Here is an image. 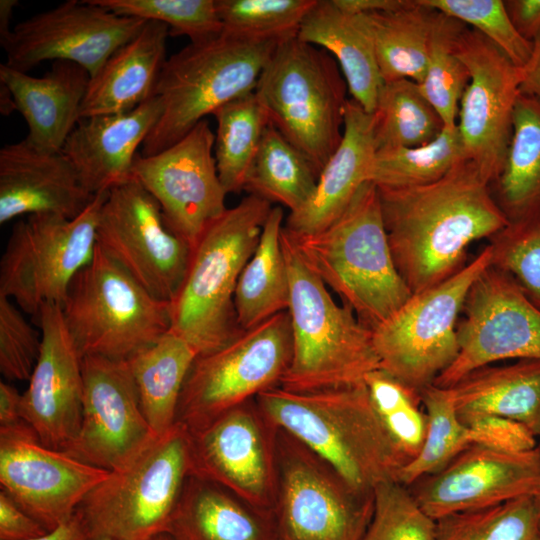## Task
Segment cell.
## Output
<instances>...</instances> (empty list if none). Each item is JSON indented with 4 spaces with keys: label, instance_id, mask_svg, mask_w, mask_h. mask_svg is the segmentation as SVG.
<instances>
[{
    "label": "cell",
    "instance_id": "obj_1",
    "mask_svg": "<svg viewBox=\"0 0 540 540\" xmlns=\"http://www.w3.org/2000/svg\"><path fill=\"white\" fill-rule=\"evenodd\" d=\"M377 188L392 256L412 294L453 276L473 242L510 224L470 159L430 184Z\"/></svg>",
    "mask_w": 540,
    "mask_h": 540
},
{
    "label": "cell",
    "instance_id": "obj_2",
    "mask_svg": "<svg viewBox=\"0 0 540 540\" xmlns=\"http://www.w3.org/2000/svg\"><path fill=\"white\" fill-rule=\"evenodd\" d=\"M255 400L276 428L315 452L356 490L373 494L382 483L398 482L404 463L364 382L313 392L276 386Z\"/></svg>",
    "mask_w": 540,
    "mask_h": 540
},
{
    "label": "cell",
    "instance_id": "obj_3",
    "mask_svg": "<svg viewBox=\"0 0 540 540\" xmlns=\"http://www.w3.org/2000/svg\"><path fill=\"white\" fill-rule=\"evenodd\" d=\"M286 232L307 266L370 329L412 296L394 262L374 183L363 184L345 211L323 230L308 235Z\"/></svg>",
    "mask_w": 540,
    "mask_h": 540
},
{
    "label": "cell",
    "instance_id": "obj_4",
    "mask_svg": "<svg viewBox=\"0 0 540 540\" xmlns=\"http://www.w3.org/2000/svg\"><path fill=\"white\" fill-rule=\"evenodd\" d=\"M281 243L289 279L292 354L279 386L313 392L364 382L380 369L372 329L333 299L303 261L284 225Z\"/></svg>",
    "mask_w": 540,
    "mask_h": 540
},
{
    "label": "cell",
    "instance_id": "obj_5",
    "mask_svg": "<svg viewBox=\"0 0 540 540\" xmlns=\"http://www.w3.org/2000/svg\"><path fill=\"white\" fill-rule=\"evenodd\" d=\"M272 207L249 194L214 221L194 247L184 282L170 303V332L198 355L241 330L234 307L237 283Z\"/></svg>",
    "mask_w": 540,
    "mask_h": 540
},
{
    "label": "cell",
    "instance_id": "obj_6",
    "mask_svg": "<svg viewBox=\"0 0 540 540\" xmlns=\"http://www.w3.org/2000/svg\"><path fill=\"white\" fill-rule=\"evenodd\" d=\"M281 41L222 32L206 41L190 42L167 58L155 89L162 114L140 154L150 156L168 148L205 116L254 91L264 66Z\"/></svg>",
    "mask_w": 540,
    "mask_h": 540
},
{
    "label": "cell",
    "instance_id": "obj_7",
    "mask_svg": "<svg viewBox=\"0 0 540 540\" xmlns=\"http://www.w3.org/2000/svg\"><path fill=\"white\" fill-rule=\"evenodd\" d=\"M254 92L269 123L320 174L344 132L348 88L335 59L292 36L278 44Z\"/></svg>",
    "mask_w": 540,
    "mask_h": 540
},
{
    "label": "cell",
    "instance_id": "obj_8",
    "mask_svg": "<svg viewBox=\"0 0 540 540\" xmlns=\"http://www.w3.org/2000/svg\"><path fill=\"white\" fill-rule=\"evenodd\" d=\"M190 475L191 434L176 422L130 465L110 472L76 512L90 540H149L167 533Z\"/></svg>",
    "mask_w": 540,
    "mask_h": 540
},
{
    "label": "cell",
    "instance_id": "obj_9",
    "mask_svg": "<svg viewBox=\"0 0 540 540\" xmlns=\"http://www.w3.org/2000/svg\"><path fill=\"white\" fill-rule=\"evenodd\" d=\"M81 356L127 361L170 331V303L150 295L97 245L61 305Z\"/></svg>",
    "mask_w": 540,
    "mask_h": 540
},
{
    "label": "cell",
    "instance_id": "obj_10",
    "mask_svg": "<svg viewBox=\"0 0 540 540\" xmlns=\"http://www.w3.org/2000/svg\"><path fill=\"white\" fill-rule=\"evenodd\" d=\"M492 259L490 244L450 278L412 294L375 327L380 369L419 392L434 384L457 357L458 317L469 289Z\"/></svg>",
    "mask_w": 540,
    "mask_h": 540
},
{
    "label": "cell",
    "instance_id": "obj_11",
    "mask_svg": "<svg viewBox=\"0 0 540 540\" xmlns=\"http://www.w3.org/2000/svg\"><path fill=\"white\" fill-rule=\"evenodd\" d=\"M107 194H95L73 219L42 213L14 224L0 260V295L30 314L36 325L45 305H62L73 278L93 257Z\"/></svg>",
    "mask_w": 540,
    "mask_h": 540
},
{
    "label": "cell",
    "instance_id": "obj_12",
    "mask_svg": "<svg viewBox=\"0 0 540 540\" xmlns=\"http://www.w3.org/2000/svg\"><path fill=\"white\" fill-rule=\"evenodd\" d=\"M292 354L288 311L240 330L222 346L197 355L184 382L177 421L196 431L226 411L280 385Z\"/></svg>",
    "mask_w": 540,
    "mask_h": 540
},
{
    "label": "cell",
    "instance_id": "obj_13",
    "mask_svg": "<svg viewBox=\"0 0 540 540\" xmlns=\"http://www.w3.org/2000/svg\"><path fill=\"white\" fill-rule=\"evenodd\" d=\"M274 519L279 540H361L374 511L365 494L324 459L278 429Z\"/></svg>",
    "mask_w": 540,
    "mask_h": 540
},
{
    "label": "cell",
    "instance_id": "obj_14",
    "mask_svg": "<svg viewBox=\"0 0 540 540\" xmlns=\"http://www.w3.org/2000/svg\"><path fill=\"white\" fill-rule=\"evenodd\" d=\"M96 245L150 295L168 303L184 282L193 252L168 229L159 205L135 179L108 191Z\"/></svg>",
    "mask_w": 540,
    "mask_h": 540
},
{
    "label": "cell",
    "instance_id": "obj_15",
    "mask_svg": "<svg viewBox=\"0 0 540 540\" xmlns=\"http://www.w3.org/2000/svg\"><path fill=\"white\" fill-rule=\"evenodd\" d=\"M462 311L457 357L434 385L448 388L502 360H540V308L506 272L487 267L469 289Z\"/></svg>",
    "mask_w": 540,
    "mask_h": 540
},
{
    "label": "cell",
    "instance_id": "obj_16",
    "mask_svg": "<svg viewBox=\"0 0 540 540\" xmlns=\"http://www.w3.org/2000/svg\"><path fill=\"white\" fill-rule=\"evenodd\" d=\"M190 434L191 475L223 487L258 510L273 513L278 428L255 399Z\"/></svg>",
    "mask_w": 540,
    "mask_h": 540
},
{
    "label": "cell",
    "instance_id": "obj_17",
    "mask_svg": "<svg viewBox=\"0 0 540 540\" xmlns=\"http://www.w3.org/2000/svg\"><path fill=\"white\" fill-rule=\"evenodd\" d=\"M214 141L204 119L168 148L150 156L138 153L133 163V179L157 202L168 229L192 249L228 209Z\"/></svg>",
    "mask_w": 540,
    "mask_h": 540
},
{
    "label": "cell",
    "instance_id": "obj_18",
    "mask_svg": "<svg viewBox=\"0 0 540 540\" xmlns=\"http://www.w3.org/2000/svg\"><path fill=\"white\" fill-rule=\"evenodd\" d=\"M455 52L470 74L457 126L468 159L490 185L502 169L511 141L523 70L468 26L458 36Z\"/></svg>",
    "mask_w": 540,
    "mask_h": 540
},
{
    "label": "cell",
    "instance_id": "obj_19",
    "mask_svg": "<svg viewBox=\"0 0 540 540\" xmlns=\"http://www.w3.org/2000/svg\"><path fill=\"white\" fill-rule=\"evenodd\" d=\"M110 471L41 443L24 421L0 428V484L48 531L67 521Z\"/></svg>",
    "mask_w": 540,
    "mask_h": 540
},
{
    "label": "cell",
    "instance_id": "obj_20",
    "mask_svg": "<svg viewBox=\"0 0 540 540\" xmlns=\"http://www.w3.org/2000/svg\"><path fill=\"white\" fill-rule=\"evenodd\" d=\"M82 375L81 424L66 452L110 472L124 469L159 437L142 412L127 361L84 356Z\"/></svg>",
    "mask_w": 540,
    "mask_h": 540
},
{
    "label": "cell",
    "instance_id": "obj_21",
    "mask_svg": "<svg viewBox=\"0 0 540 540\" xmlns=\"http://www.w3.org/2000/svg\"><path fill=\"white\" fill-rule=\"evenodd\" d=\"M146 22L118 15L92 0H68L18 23L1 47L6 64L23 72L43 61H70L92 77Z\"/></svg>",
    "mask_w": 540,
    "mask_h": 540
},
{
    "label": "cell",
    "instance_id": "obj_22",
    "mask_svg": "<svg viewBox=\"0 0 540 540\" xmlns=\"http://www.w3.org/2000/svg\"><path fill=\"white\" fill-rule=\"evenodd\" d=\"M409 489L435 521L454 513L483 509L540 491V449L502 452L471 445L440 471Z\"/></svg>",
    "mask_w": 540,
    "mask_h": 540
},
{
    "label": "cell",
    "instance_id": "obj_23",
    "mask_svg": "<svg viewBox=\"0 0 540 540\" xmlns=\"http://www.w3.org/2000/svg\"><path fill=\"white\" fill-rule=\"evenodd\" d=\"M42 345L20 415L47 447L66 452L82 419V358L64 323L61 306L45 305L38 324Z\"/></svg>",
    "mask_w": 540,
    "mask_h": 540
},
{
    "label": "cell",
    "instance_id": "obj_24",
    "mask_svg": "<svg viewBox=\"0 0 540 540\" xmlns=\"http://www.w3.org/2000/svg\"><path fill=\"white\" fill-rule=\"evenodd\" d=\"M93 197L62 152L40 150L26 139L0 149V224L42 213L73 219Z\"/></svg>",
    "mask_w": 540,
    "mask_h": 540
},
{
    "label": "cell",
    "instance_id": "obj_25",
    "mask_svg": "<svg viewBox=\"0 0 540 540\" xmlns=\"http://www.w3.org/2000/svg\"><path fill=\"white\" fill-rule=\"evenodd\" d=\"M162 114L153 96L133 110L80 119L61 152L75 168L84 188L95 195L131 179L137 149Z\"/></svg>",
    "mask_w": 540,
    "mask_h": 540
},
{
    "label": "cell",
    "instance_id": "obj_26",
    "mask_svg": "<svg viewBox=\"0 0 540 540\" xmlns=\"http://www.w3.org/2000/svg\"><path fill=\"white\" fill-rule=\"evenodd\" d=\"M376 149L373 114L348 99L342 141L321 170L311 199L286 217L285 230L293 235H308L335 221L369 181Z\"/></svg>",
    "mask_w": 540,
    "mask_h": 540
},
{
    "label": "cell",
    "instance_id": "obj_27",
    "mask_svg": "<svg viewBox=\"0 0 540 540\" xmlns=\"http://www.w3.org/2000/svg\"><path fill=\"white\" fill-rule=\"evenodd\" d=\"M89 80L90 74L70 61H54L41 77L0 65V83L10 90L16 110L26 121L25 139L47 152H61L79 122Z\"/></svg>",
    "mask_w": 540,
    "mask_h": 540
},
{
    "label": "cell",
    "instance_id": "obj_28",
    "mask_svg": "<svg viewBox=\"0 0 540 540\" xmlns=\"http://www.w3.org/2000/svg\"><path fill=\"white\" fill-rule=\"evenodd\" d=\"M169 28L147 21L131 40L115 50L90 77L80 108V119L123 113L153 96L167 60Z\"/></svg>",
    "mask_w": 540,
    "mask_h": 540
},
{
    "label": "cell",
    "instance_id": "obj_29",
    "mask_svg": "<svg viewBox=\"0 0 540 540\" xmlns=\"http://www.w3.org/2000/svg\"><path fill=\"white\" fill-rule=\"evenodd\" d=\"M173 540H279L274 514L190 475L171 517Z\"/></svg>",
    "mask_w": 540,
    "mask_h": 540
},
{
    "label": "cell",
    "instance_id": "obj_30",
    "mask_svg": "<svg viewBox=\"0 0 540 540\" xmlns=\"http://www.w3.org/2000/svg\"><path fill=\"white\" fill-rule=\"evenodd\" d=\"M297 37L327 51L337 62L351 99L373 113L383 85L371 33L361 15L347 13L333 0H317Z\"/></svg>",
    "mask_w": 540,
    "mask_h": 540
},
{
    "label": "cell",
    "instance_id": "obj_31",
    "mask_svg": "<svg viewBox=\"0 0 540 540\" xmlns=\"http://www.w3.org/2000/svg\"><path fill=\"white\" fill-rule=\"evenodd\" d=\"M448 389L461 419L501 416L523 424L540 437V360L483 366Z\"/></svg>",
    "mask_w": 540,
    "mask_h": 540
},
{
    "label": "cell",
    "instance_id": "obj_32",
    "mask_svg": "<svg viewBox=\"0 0 540 540\" xmlns=\"http://www.w3.org/2000/svg\"><path fill=\"white\" fill-rule=\"evenodd\" d=\"M509 223L540 217V101L520 93L502 169L490 184Z\"/></svg>",
    "mask_w": 540,
    "mask_h": 540
},
{
    "label": "cell",
    "instance_id": "obj_33",
    "mask_svg": "<svg viewBox=\"0 0 540 540\" xmlns=\"http://www.w3.org/2000/svg\"><path fill=\"white\" fill-rule=\"evenodd\" d=\"M197 355L169 331L127 360L142 412L158 436L176 424L181 391Z\"/></svg>",
    "mask_w": 540,
    "mask_h": 540
},
{
    "label": "cell",
    "instance_id": "obj_34",
    "mask_svg": "<svg viewBox=\"0 0 540 540\" xmlns=\"http://www.w3.org/2000/svg\"><path fill=\"white\" fill-rule=\"evenodd\" d=\"M284 221L283 208L273 206L258 244L240 274L234 307L241 330L252 328L288 309L289 279L281 243Z\"/></svg>",
    "mask_w": 540,
    "mask_h": 540
},
{
    "label": "cell",
    "instance_id": "obj_35",
    "mask_svg": "<svg viewBox=\"0 0 540 540\" xmlns=\"http://www.w3.org/2000/svg\"><path fill=\"white\" fill-rule=\"evenodd\" d=\"M436 10L422 0L389 12L361 15L371 33L383 82L425 75Z\"/></svg>",
    "mask_w": 540,
    "mask_h": 540
},
{
    "label": "cell",
    "instance_id": "obj_36",
    "mask_svg": "<svg viewBox=\"0 0 540 540\" xmlns=\"http://www.w3.org/2000/svg\"><path fill=\"white\" fill-rule=\"evenodd\" d=\"M319 174L307 157L271 124L248 172L244 190L269 203L299 210L313 196Z\"/></svg>",
    "mask_w": 540,
    "mask_h": 540
},
{
    "label": "cell",
    "instance_id": "obj_37",
    "mask_svg": "<svg viewBox=\"0 0 540 540\" xmlns=\"http://www.w3.org/2000/svg\"><path fill=\"white\" fill-rule=\"evenodd\" d=\"M214 156L220 181L227 193L244 190L269 119L254 91L217 109Z\"/></svg>",
    "mask_w": 540,
    "mask_h": 540
},
{
    "label": "cell",
    "instance_id": "obj_38",
    "mask_svg": "<svg viewBox=\"0 0 540 540\" xmlns=\"http://www.w3.org/2000/svg\"><path fill=\"white\" fill-rule=\"evenodd\" d=\"M372 114L377 149L420 146L433 141L445 127L419 85L410 79L384 82Z\"/></svg>",
    "mask_w": 540,
    "mask_h": 540
},
{
    "label": "cell",
    "instance_id": "obj_39",
    "mask_svg": "<svg viewBox=\"0 0 540 540\" xmlns=\"http://www.w3.org/2000/svg\"><path fill=\"white\" fill-rule=\"evenodd\" d=\"M468 159L458 126L444 127L433 141L415 147L377 149L369 182L380 188H408L433 183Z\"/></svg>",
    "mask_w": 540,
    "mask_h": 540
},
{
    "label": "cell",
    "instance_id": "obj_40",
    "mask_svg": "<svg viewBox=\"0 0 540 540\" xmlns=\"http://www.w3.org/2000/svg\"><path fill=\"white\" fill-rule=\"evenodd\" d=\"M466 27L460 20L436 12L426 72L417 83L448 128L457 125L460 100L470 80L467 67L455 52L457 38Z\"/></svg>",
    "mask_w": 540,
    "mask_h": 540
},
{
    "label": "cell",
    "instance_id": "obj_41",
    "mask_svg": "<svg viewBox=\"0 0 540 540\" xmlns=\"http://www.w3.org/2000/svg\"><path fill=\"white\" fill-rule=\"evenodd\" d=\"M421 397L428 428L421 451L399 472L398 482L407 487L440 471L473 445L471 432L458 415L448 388L432 384L422 390Z\"/></svg>",
    "mask_w": 540,
    "mask_h": 540
},
{
    "label": "cell",
    "instance_id": "obj_42",
    "mask_svg": "<svg viewBox=\"0 0 540 540\" xmlns=\"http://www.w3.org/2000/svg\"><path fill=\"white\" fill-rule=\"evenodd\" d=\"M364 383L372 405L404 466L421 451L428 428L421 392L377 369Z\"/></svg>",
    "mask_w": 540,
    "mask_h": 540
},
{
    "label": "cell",
    "instance_id": "obj_43",
    "mask_svg": "<svg viewBox=\"0 0 540 540\" xmlns=\"http://www.w3.org/2000/svg\"><path fill=\"white\" fill-rule=\"evenodd\" d=\"M436 540H540L534 496L436 520Z\"/></svg>",
    "mask_w": 540,
    "mask_h": 540
},
{
    "label": "cell",
    "instance_id": "obj_44",
    "mask_svg": "<svg viewBox=\"0 0 540 540\" xmlns=\"http://www.w3.org/2000/svg\"><path fill=\"white\" fill-rule=\"evenodd\" d=\"M317 0H215L223 32L250 39L285 40Z\"/></svg>",
    "mask_w": 540,
    "mask_h": 540
},
{
    "label": "cell",
    "instance_id": "obj_45",
    "mask_svg": "<svg viewBox=\"0 0 540 540\" xmlns=\"http://www.w3.org/2000/svg\"><path fill=\"white\" fill-rule=\"evenodd\" d=\"M118 15L158 21L170 36H187L190 42L212 39L223 32L215 0H92Z\"/></svg>",
    "mask_w": 540,
    "mask_h": 540
},
{
    "label": "cell",
    "instance_id": "obj_46",
    "mask_svg": "<svg viewBox=\"0 0 540 540\" xmlns=\"http://www.w3.org/2000/svg\"><path fill=\"white\" fill-rule=\"evenodd\" d=\"M361 540H436V521L414 499L409 487L390 481L374 490V511Z\"/></svg>",
    "mask_w": 540,
    "mask_h": 540
},
{
    "label": "cell",
    "instance_id": "obj_47",
    "mask_svg": "<svg viewBox=\"0 0 540 540\" xmlns=\"http://www.w3.org/2000/svg\"><path fill=\"white\" fill-rule=\"evenodd\" d=\"M422 2L478 31L499 47L517 67L523 69L528 64L533 43L517 32L502 0H422Z\"/></svg>",
    "mask_w": 540,
    "mask_h": 540
},
{
    "label": "cell",
    "instance_id": "obj_48",
    "mask_svg": "<svg viewBox=\"0 0 540 540\" xmlns=\"http://www.w3.org/2000/svg\"><path fill=\"white\" fill-rule=\"evenodd\" d=\"M491 240L492 265L509 274L540 308V217L510 223Z\"/></svg>",
    "mask_w": 540,
    "mask_h": 540
},
{
    "label": "cell",
    "instance_id": "obj_49",
    "mask_svg": "<svg viewBox=\"0 0 540 540\" xmlns=\"http://www.w3.org/2000/svg\"><path fill=\"white\" fill-rule=\"evenodd\" d=\"M9 298L0 295V372L10 381L29 380L38 361L42 337Z\"/></svg>",
    "mask_w": 540,
    "mask_h": 540
},
{
    "label": "cell",
    "instance_id": "obj_50",
    "mask_svg": "<svg viewBox=\"0 0 540 540\" xmlns=\"http://www.w3.org/2000/svg\"><path fill=\"white\" fill-rule=\"evenodd\" d=\"M461 420L471 432L473 445L510 453L530 451L538 446L536 436L514 420L496 415H479Z\"/></svg>",
    "mask_w": 540,
    "mask_h": 540
},
{
    "label": "cell",
    "instance_id": "obj_51",
    "mask_svg": "<svg viewBox=\"0 0 540 540\" xmlns=\"http://www.w3.org/2000/svg\"><path fill=\"white\" fill-rule=\"evenodd\" d=\"M47 532L6 493L0 492V540H31Z\"/></svg>",
    "mask_w": 540,
    "mask_h": 540
},
{
    "label": "cell",
    "instance_id": "obj_52",
    "mask_svg": "<svg viewBox=\"0 0 540 540\" xmlns=\"http://www.w3.org/2000/svg\"><path fill=\"white\" fill-rule=\"evenodd\" d=\"M503 2L517 32L532 42L540 33V0H505Z\"/></svg>",
    "mask_w": 540,
    "mask_h": 540
},
{
    "label": "cell",
    "instance_id": "obj_53",
    "mask_svg": "<svg viewBox=\"0 0 540 540\" xmlns=\"http://www.w3.org/2000/svg\"><path fill=\"white\" fill-rule=\"evenodd\" d=\"M343 11L354 15L389 12L401 9L411 0H333Z\"/></svg>",
    "mask_w": 540,
    "mask_h": 540
},
{
    "label": "cell",
    "instance_id": "obj_54",
    "mask_svg": "<svg viewBox=\"0 0 540 540\" xmlns=\"http://www.w3.org/2000/svg\"><path fill=\"white\" fill-rule=\"evenodd\" d=\"M21 395L13 385L0 382V428L23 421L20 415Z\"/></svg>",
    "mask_w": 540,
    "mask_h": 540
},
{
    "label": "cell",
    "instance_id": "obj_55",
    "mask_svg": "<svg viewBox=\"0 0 540 540\" xmlns=\"http://www.w3.org/2000/svg\"><path fill=\"white\" fill-rule=\"evenodd\" d=\"M533 49L528 64L522 69L523 78L520 93L540 101V33L532 41Z\"/></svg>",
    "mask_w": 540,
    "mask_h": 540
},
{
    "label": "cell",
    "instance_id": "obj_56",
    "mask_svg": "<svg viewBox=\"0 0 540 540\" xmlns=\"http://www.w3.org/2000/svg\"><path fill=\"white\" fill-rule=\"evenodd\" d=\"M31 540H90L85 525L75 513L64 523L48 531L45 535Z\"/></svg>",
    "mask_w": 540,
    "mask_h": 540
},
{
    "label": "cell",
    "instance_id": "obj_57",
    "mask_svg": "<svg viewBox=\"0 0 540 540\" xmlns=\"http://www.w3.org/2000/svg\"><path fill=\"white\" fill-rule=\"evenodd\" d=\"M17 0H0V45H3L11 34L10 21Z\"/></svg>",
    "mask_w": 540,
    "mask_h": 540
},
{
    "label": "cell",
    "instance_id": "obj_58",
    "mask_svg": "<svg viewBox=\"0 0 540 540\" xmlns=\"http://www.w3.org/2000/svg\"><path fill=\"white\" fill-rule=\"evenodd\" d=\"M14 110H16V105L12 93L4 84L0 83L1 114L7 116Z\"/></svg>",
    "mask_w": 540,
    "mask_h": 540
},
{
    "label": "cell",
    "instance_id": "obj_59",
    "mask_svg": "<svg viewBox=\"0 0 540 540\" xmlns=\"http://www.w3.org/2000/svg\"><path fill=\"white\" fill-rule=\"evenodd\" d=\"M149 540H173V538L168 533H161L152 537Z\"/></svg>",
    "mask_w": 540,
    "mask_h": 540
},
{
    "label": "cell",
    "instance_id": "obj_60",
    "mask_svg": "<svg viewBox=\"0 0 540 540\" xmlns=\"http://www.w3.org/2000/svg\"><path fill=\"white\" fill-rule=\"evenodd\" d=\"M534 500L540 513V491L534 496Z\"/></svg>",
    "mask_w": 540,
    "mask_h": 540
},
{
    "label": "cell",
    "instance_id": "obj_61",
    "mask_svg": "<svg viewBox=\"0 0 540 540\" xmlns=\"http://www.w3.org/2000/svg\"><path fill=\"white\" fill-rule=\"evenodd\" d=\"M94 540H110V539L100 538V539H94Z\"/></svg>",
    "mask_w": 540,
    "mask_h": 540
},
{
    "label": "cell",
    "instance_id": "obj_62",
    "mask_svg": "<svg viewBox=\"0 0 540 540\" xmlns=\"http://www.w3.org/2000/svg\"><path fill=\"white\" fill-rule=\"evenodd\" d=\"M538 448L540 449V441H539V443H538Z\"/></svg>",
    "mask_w": 540,
    "mask_h": 540
}]
</instances>
